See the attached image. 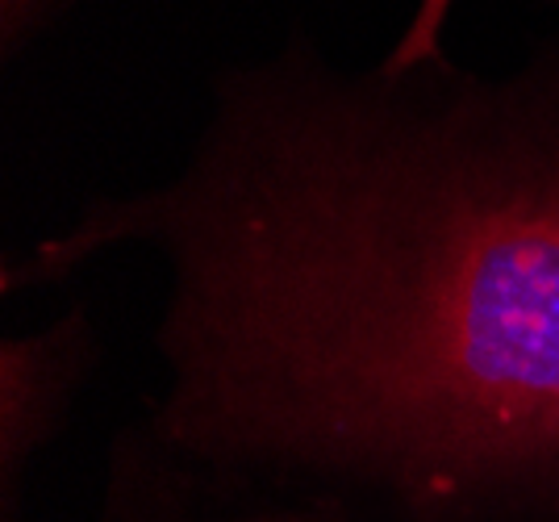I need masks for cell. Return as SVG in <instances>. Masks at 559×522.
I'll use <instances>...</instances> for the list:
<instances>
[{
	"label": "cell",
	"instance_id": "obj_1",
	"mask_svg": "<svg viewBox=\"0 0 559 522\" xmlns=\"http://www.w3.org/2000/svg\"><path fill=\"white\" fill-rule=\"evenodd\" d=\"M121 242L167 268V451L372 522H559V43L492 80L226 72L171 180L93 201L4 293Z\"/></svg>",
	"mask_w": 559,
	"mask_h": 522
},
{
	"label": "cell",
	"instance_id": "obj_2",
	"mask_svg": "<svg viewBox=\"0 0 559 522\" xmlns=\"http://www.w3.org/2000/svg\"><path fill=\"white\" fill-rule=\"evenodd\" d=\"M88 522H372L334 498L201 468L142 423L114 435Z\"/></svg>",
	"mask_w": 559,
	"mask_h": 522
},
{
	"label": "cell",
	"instance_id": "obj_5",
	"mask_svg": "<svg viewBox=\"0 0 559 522\" xmlns=\"http://www.w3.org/2000/svg\"><path fill=\"white\" fill-rule=\"evenodd\" d=\"M55 0H4V43L13 47L17 38H25L34 25L43 22V13H47Z\"/></svg>",
	"mask_w": 559,
	"mask_h": 522
},
{
	"label": "cell",
	"instance_id": "obj_3",
	"mask_svg": "<svg viewBox=\"0 0 559 522\" xmlns=\"http://www.w3.org/2000/svg\"><path fill=\"white\" fill-rule=\"evenodd\" d=\"M96 364L93 318L75 306L47 331L0 347V519H17L34 460L63 430Z\"/></svg>",
	"mask_w": 559,
	"mask_h": 522
},
{
	"label": "cell",
	"instance_id": "obj_4",
	"mask_svg": "<svg viewBox=\"0 0 559 522\" xmlns=\"http://www.w3.org/2000/svg\"><path fill=\"white\" fill-rule=\"evenodd\" d=\"M451 4H455V0H418V13H414L409 29L401 34V43L393 47V55L384 59L389 72H414V68H421V63L443 59L439 34H443Z\"/></svg>",
	"mask_w": 559,
	"mask_h": 522
}]
</instances>
